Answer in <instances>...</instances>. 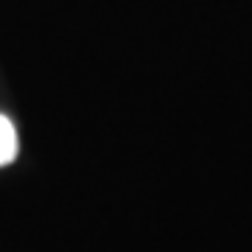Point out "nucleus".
Masks as SVG:
<instances>
[{
	"label": "nucleus",
	"instance_id": "obj_1",
	"mask_svg": "<svg viewBox=\"0 0 252 252\" xmlns=\"http://www.w3.org/2000/svg\"><path fill=\"white\" fill-rule=\"evenodd\" d=\"M17 157V129L6 115H0V165H9Z\"/></svg>",
	"mask_w": 252,
	"mask_h": 252
}]
</instances>
